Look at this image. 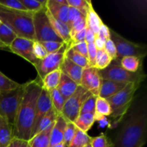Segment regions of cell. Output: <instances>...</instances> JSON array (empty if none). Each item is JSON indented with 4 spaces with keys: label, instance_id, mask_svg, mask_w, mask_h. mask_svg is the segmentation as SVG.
I'll return each instance as SVG.
<instances>
[{
    "label": "cell",
    "instance_id": "obj_42",
    "mask_svg": "<svg viewBox=\"0 0 147 147\" xmlns=\"http://www.w3.org/2000/svg\"><path fill=\"white\" fill-rule=\"evenodd\" d=\"M32 51L33 54L38 60H42L47 55V53L44 47L42 45L40 42L36 41V40L33 42Z\"/></svg>",
    "mask_w": 147,
    "mask_h": 147
},
{
    "label": "cell",
    "instance_id": "obj_2",
    "mask_svg": "<svg viewBox=\"0 0 147 147\" xmlns=\"http://www.w3.org/2000/svg\"><path fill=\"white\" fill-rule=\"evenodd\" d=\"M147 113L146 107L134 110L125 120L112 141L114 147L144 146L146 143Z\"/></svg>",
    "mask_w": 147,
    "mask_h": 147
},
{
    "label": "cell",
    "instance_id": "obj_33",
    "mask_svg": "<svg viewBox=\"0 0 147 147\" xmlns=\"http://www.w3.org/2000/svg\"><path fill=\"white\" fill-rule=\"evenodd\" d=\"M20 85V83L9 78L0 71V94L14 90L18 88Z\"/></svg>",
    "mask_w": 147,
    "mask_h": 147
},
{
    "label": "cell",
    "instance_id": "obj_22",
    "mask_svg": "<svg viewBox=\"0 0 147 147\" xmlns=\"http://www.w3.org/2000/svg\"><path fill=\"white\" fill-rule=\"evenodd\" d=\"M60 76H61L60 69H57L46 75L41 80L42 88L48 92L55 89L59 84Z\"/></svg>",
    "mask_w": 147,
    "mask_h": 147
},
{
    "label": "cell",
    "instance_id": "obj_49",
    "mask_svg": "<svg viewBox=\"0 0 147 147\" xmlns=\"http://www.w3.org/2000/svg\"><path fill=\"white\" fill-rule=\"evenodd\" d=\"M11 144L12 147H30L29 141L17 139V138H14Z\"/></svg>",
    "mask_w": 147,
    "mask_h": 147
},
{
    "label": "cell",
    "instance_id": "obj_57",
    "mask_svg": "<svg viewBox=\"0 0 147 147\" xmlns=\"http://www.w3.org/2000/svg\"><path fill=\"white\" fill-rule=\"evenodd\" d=\"M139 147H143L142 146H139Z\"/></svg>",
    "mask_w": 147,
    "mask_h": 147
},
{
    "label": "cell",
    "instance_id": "obj_51",
    "mask_svg": "<svg viewBox=\"0 0 147 147\" xmlns=\"http://www.w3.org/2000/svg\"><path fill=\"white\" fill-rule=\"evenodd\" d=\"M93 43H94L95 46L97 48V50H103V49H104L105 41L102 40V39H100L99 37H98L96 34V37H95L94 42Z\"/></svg>",
    "mask_w": 147,
    "mask_h": 147
},
{
    "label": "cell",
    "instance_id": "obj_36",
    "mask_svg": "<svg viewBox=\"0 0 147 147\" xmlns=\"http://www.w3.org/2000/svg\"><path fill=\"white\" fill-rule=\"evenodd\" d=\"M77 129H78L73 122L67 121L65 129L64 131V134H63V144H64L65 147L68 146L70 141L74 137Z\"/></svg>",
    "mask_w": 147,
    "mask_h": 147
},
{
    "label": "cell",
    "instance_id": "obj_13",
    "mask_svg": "<svg viewBox=\"0 0 147 147\" xmlns=\"http://www.w3.org/2000/svg\"><path fill=\"white\" fill-rule=\"evenodd\" d=\"M53 108L51 102V98H50V92L47 91L45 89L42 88L40 91V96L37 99V104H36L35 116H34V123L32 126V131L31 139L34 136V131H35L37 126L39 122Z\"/></svg>",
    "mask_w": 147,
    "mask_h": 147
},
{
    "label": "cell",
    "instance_id": "obj_54",
    "mask_svg": "<svg viewBox=\"0 0 147 147\" xmlns=\"http://www.w3.org/2000/svg\"><path fill=\"white\" fill-rule=\"evenodd\" d=\"M84 147H92V146H91V144H89L86 145V146H84Z\"/></svg>",
    "mask_w": 147,
    "mask_h": 147
},
{
    "label": "cell",
    "instance_id": "obj_52",
    "mask_svg": "<svg viewBox=\"0 0 147 147\" xmlns=\"http://www.w3.org/2000/svg\"><path fill=\"white\" fill-rule=\"evenodd\" d=\"M53 147H65V145H64L63 142H62V143L58 144L55 145V146H53Z\"/></svg>",
    "mask_w": 147,
    "mask_h": 147
},
{
    "label": "cell",
    "instance_id": "obj_55",
    "mask_svg": "<svg viewBox=\"0 0 147 147\" xmlns=\"http://www.w3.org/2000/svg\"><path fill=\"white\" fill-rule=\"evenodd\" d=\"M8 147H12V146H11V144H9V146Z\"/></svg>",
    "mask_w": 147,
    "mask_h": 147
},
{
    "label": "cell",
    "instance_id": "obj_34",
    "mask_svg": "<svg viewBox=\"0 0 147 147\" xmlns=\"http://www.w3.org/2000/svg\"><path fill=\"white\" fill-rule=\"evenodd\" d=\"M27 11L31 12H36L46 6L47 0H20Z\"/></svg>",
    "mask_w": 147,
    "mask_h": 147
},
{
    "label": "cell",
    "instance_id": "obj_7",
    "mask_svg": "<svg viewBox=\"0 0 147 147\" xmlns=\"http://www.w3.org/2000/svg\"><path fill=\"white\" fill-rule=\"evenodd\" d=\"M46 6L40 11L32 14V22L34 27L35 40L41 42L55 41L63 42L53 30L46 14Z\"/></svg>",
    "mask_w": 147,
    "mask_h": 147
},
{
    "label": "cell",
    "instance_id": "obj_47",
    "mask_svg": "<svg viewBox=\"0 0 147 147\" xmlns=\"http://www.w3.org/2000/svg\"><path fill=\"white\" fill-rule=\"evenodd\" d=\"M96 35L106 42L108 39L110 38V28L106 26L104 23H103L100 27L98 32Z\"/></svg>",
    "mask_w": 147,
    "mask_h": 147
},
{
    "label": "cell",
    "instance_id": "obj_21",
    "mask_svg": "<svg viewBox=\"0 0 147 147\" xmlns=\"http://www.w3.org/2000/svg\"><path fill=\"white\" fill-rule=\"evenodd\" d=\"M55 122L29 140L30 147H50V134Z\"/></svg>",
    "mask_w": 147,
    "mask_h": 147
},
{
    "label": "cell",
    "instance_id": "obj_11",
    "mask_svg": "<svg viewBox=\"0 0 147 147\" xmlns=\"http://www.w3.org/2000/svg\"><path fill=\"white\" fill-rule=\"evenodd\" d=\"M33 42L34 41L28 39L17 37L12 42L11 45L7 47V49L10 52L20 56L34 66L38 61V59L33 54Z\"/></svg>",
    "mask_w": 147,
    "mask_h": 147
},
{
    "label": "cell",
    "instance_id": "obj_38",
    "mask_svg": "<svg viewBox=\"0 0 147 147\" xmlns=\"http://www.w3.org/2000/svg\"><path fill=\"white\" fill-rule=\"evenodd\" d=\"M67 2L69 7H74L82 14L86 16L88 10L89 4L91 1L87 0H67Z\"/></svg>",
    "mask_w": 147,
    "mask_h": 147
},
{
    "label": "cell",
    "instance_id": "obj_14",
    "mask_svg": "<svg viewBox=\"0 0 147 147\" xmlns=\"http://www.w3.org/2000/svg\"><path fill=\"white\" fill-rule=\"evenodd\" d=\"M46 7L55 19L67 26L69 5L67 0H47Z\"/></svg>",
    "mask_w": 147,
    "mask_h": 147
},
{
    "label": "cell",
    "instance_id": "obj_9",
    "mask_svg": "<svg viewBox=\"0 0 147 147\" xmlns=\"http://www.w3.org/2000/svg\"><path fill=\"white\" fill-rule=\"evenodd\" d=\"M92 95L90 92L78 86L77 90L70 98L65 100L61 116L67 121L74 122L75 120L80 115V109L83 102Z\"/></svg>",
    "mask_w": 147,
    "mask_h": 147
},
{
    "label": "cell",
    "instance_id": "obj_24",
    "mask_svg": "<svg viewBox=\"0 0 147 147\" xmlns=\"http://www.w3.org/2000/svg\"><path fill=\"white\" fill-rule=\"evenodd\" d=\"M111 114V109L109 102L106 98L98 96L95 108V121H99Z\"/></svg>",
    "mask_w": 147,
    "mask_h": 147
},
{
    "label": "cell",
    "instance_id": "obj_35",
    "mask_svg": "<svg viewBox=\"0 0 147 147\" xmlns=\"http://www.w3.org/2000/svg\"><path fill=\"white\" fill-rule=\"evenodd\" d=\"M92 147H114L111 139L105 134H100L96 137H92Z\"/></svg>",
    "mask_w": 147,
    "mask_h": 147
},
{
    "label": "cell",
    "instance_id": "obj_3",
    "mask_svg": "<svg viewBox=\"0 0 147 147\" xmlns=\"http://www.w3.org/2000/svg\"><path fill=\"white\" fill-rule=\"evenodd\" d=\"M31 11L13 10L0 6V20L15 32L17 37L35 41Z\"/></svg>",
    "mask_w": 147,
    "mask_h": 147
},
{
    "label": "cell",
    "instance_id": "obj_45",
    "mask_svg": "<svg viewBox=\"0 0 147 147\" xmlns=\"http://www.w3.org/2000/svg\"><path fill=\"white\" fill-rule=\"evenodd\" d=\"M68 47L73 49L75 51L78 53L86 58H88V44L86 41L76 43V44L70 45Z\"/></svg>",
    "mask_w": 147,
    "mask_h": 147
},
{
    "label": "cell",
    "instance_id": "obj_41",
    "mask_svg": "<svg viewBox=\"0 0 147 147\" xmlns=\"http://www.w3.org/2000/svg\"><path fill=\"white\" fill-rule=\"evenodd\" d=\"M40 43H41L42 45L44 47V48L45 49L47 54L57 52V50H60V49L63 47V45L65 44L64 42H59L55 41L41 42Z\"/></svg>",
    "mask_w": 147,
    "mask_h": 147
},
{
    "label": "cell",
    "instance_id": "obj_25",
    "mask_svg": "<svg viewBox=\"0 0 147 147\" xmlns=\"http://www.w3.org/2000/svg\"><path fill=\"white\" fill-rule=\"evenodd\" d=\"M95 121L94 113H83L78 116L77 119L73 122L78 129L87 133L93 125Z\"/></svg>",
    "mask_w": 147,
    "mask_h": 147
},
{
    "label": "cell",
    "instance_id": "obj_6",
    "mask_svg": "<svg viewBox=\"0 0 147 147\" xmlns=\"http://www.w3.org/2000/svg\"><path fill=\"white\" fill-rule=\"evenodd\" d=\"M25 87L26 83L21 84L14 90L0 94V116L5 117L13 126Z\"/></svg>",
    "mask_w": 147,
    "mask_h": 147
},
{
    "label": "cell",
    "instance_id": "obj_30",
    "mask_svg": "<svg viewBox=\"0 0 147 147\" xmlns=\"http://www.w3.org/2000/svg\"><path fill=\"white\" fill-rule=\"evenodd\" d=\"M65 57H67L70 60L75 63V64L78 65L82 68H86V67H88V63L87 58L83 57L78 53L75 51L73 49L70 48V47H67V50L65 52Z\"/></svg>",
    "mask_w": 147,
    "mask_h": 147
},
{
    "label": "cell",
    "instance_id": "obj_37",
    "mask_svg": "<svg viewBox=\"0 0 147 147\" xmlns=\"http://www.w3.org/2000/svg\"><path fill=\"white\" fill-rule=\"evenodd\" d=\"M98 96L90 95L84 102L80 109V114L83 113H95V108H96V98Z\"/></svg>",
    "mask_w": 147,
    "mask_h": 147
},
{
    "label": "cell",
    "instance_id": "obj_8",
    "mask_svg": "<svg viewBox=\"0 0 147 147\" xmlns=\"http://www.w3.org/2000/svg\"><path fill=\"white\" fill-rule=\"evenodd\" d=\"M110 39L116 48V60H120L123 57L134 56L143 59L147 55L146 45L132 42L118 34L116 32L110 29Z\"/></svg>",
    "mask_w": 147,
    "mask_h": 147
},
{
    "label": "cell",
    "instance_id": "obj_26",
    "mask_svg": "<svg viewBox=\"0 0 147 147\" xmlns=\"http://www.w3.org/2000/svg\"><path fill=\"white\" fill-rule=\"evenodd\" d=\"M142 59L134 57V56H128V57H123V58L119 60V63L122 67L127 71L136 73L142 67Z\"/></svg>",
    "mask_w": 147,
    "mask_h": 147
},
{
    "label": "cell",
    "instance_id": "obj_39",
    "mask_svg": "<svg viewBox=\"0 0 147 147\" xmlns=\"http://www.w3.org/2000/svg\"><path fill=\"white\" fill-rule=\"evenodd\" d=\"M0 6L10 9L27 11V9L23 6L20 0H0Z\"/></svg>",
    "mask_w": 147,
    "mask_h": 147
},
{
    "label": "cell",
    "instance_id": "obj_46",
    "mask_svg": "<svg viewBox=\"0 0 147 147\" xmlns=\"http://www.w3.org/2000/svg\"><path fill=\"white\" fill-rule=\"evenodd\" d=\"M84 15V14H82L80 11H79L78 10L76 9V8L72 7H69V11H68V24H67V27H69V29H70L72 24L79 18L81 16ZM86 16V15H84Z\"/></svg>",
    "mask_w": 147,
    "mask_h": 147
},
{
    "label": "cell",
    "instance_id": "obj_29",
    "mask_svg": "<svg viewBox=\"0 0 147 147\" xmlns=\"http://www.w3.org/2000/svg\"><path fill=\"white\" fill-rule=\"evenodd\" d=\"M57 116H58V115L56 113L55 111L54 110L53 108H52L51 110H50V111H49L48 113L40 120V121L39 122L38 125H37V129H36L35 131H34V136H35L37 134L41 132L42 131L45 130L46 128H47L49 126H50L52 123H54L56 121Z\"/></svg>",
    "mask_w": 147,
    "mask_h": 147
},
{
    "label": "cell",
    "instance_id": "obj_5",
    "mask_svg": "<svg viewBox=\"0 0 147 147\" xmlns=\"http://www.w3.org/2000/svg\"><path fill=\"white\" fill-rule=\"evenodd\" d=\"M140 85L134 83H128L120 92L106 99L111 109V116L119 121L123 117L130 108L134 96Z\"/></svg>",
    "mask_w": 147,
    "mask_h": 147
},
{
    "label": "cell",
    "instance_id": "obj_56",
    "mask_svg": "<svg viewBox=\"0 0 147 147\" xmlns=\"http://www.w3.org/2000/svg\"><path fill=\"white\" fill-rule=\"evenodd\" d=\"M1 23H2V22H1V20H0V25H1Z\"/></svg>",
    "mask_w": 147,
    "mask_h": 147
},
{
    "label": "cell",
    "instance_id": "obj_48",
    "mask_svg": "<svg viewBox=\"0 0 147 147\" xmlns=\"http://www.w3.org/2000/svg\"><path fill=\"white\" fill-rule=\"evenodd\" d=\"M86 29L84 28L83 30H82L81 31L78 32V33H76L73 37H72V42L71 45L73 44H76V43L81 42L85 41V38H86Z\"/></svg>",
    "mask_w": 147,
    "mask_h": 147
},
{
    "label": "cell",
    "instance_id": "obj_27",
    "mask_svg": "<svg viewBox=\"0 0 147 147\" xmlns=\"http://www.w3.org/2000/svg\"><path fill=\"white\" fill-rule=\"evenodd\" d=\"M17 37V34L7 24L1 23L0 25V42L7 47H9L12 42Z\"/></svg>",
    "mask_w": 147,
    "mask_h": 147
},
{
    "label": "cell",
    "instance_id": "obj_20",
    "mask_svg": "<svg viewBox=\"0 0 147 147\" xmlns=\"http://www.w3.org/2000/svg\"><path fill=\"white\" fill-rule=\"evenodd\" d=\"M78 86L79 85H78L72 79L61 73L60 82L56 89L65 98V100H67L76 92Z\"/></svg>",
    "mask_w": 147,
    "mask_h": 147
},
{
    "label": "cell",
    "instance_id": "obj_4",
    "mask_svg": "<svg viewBox=\"0 0 147 147\" xmlns=\"http://www.w3.org/2000/svg\"><path fill=\"white\" fill-rule=\"evenodd\" d=\"M99 75L103 80H109L119 83H134L141 84L146 78L143 69L140 68L136 73L127 71L122 67L119 60H112L111 64L103 70H99Z\"/></svg>",
    "mask_w": 147,
    "mask_h": 147
},
{
    "label": "cell",
    "instance_id": "obj_53",
    "mask_svg": "<svg viewBox=\"0 0 147 147\" xmlns=\"http://www.w3.org/2000/svg\"><path fill=\"white\" fill-rule=\"evenodd\" d=\"M0 49L1 50H5V49H7V47L4 44H2L1 42H0Z\"/></svg>",
    "mask_w": 147,
    "mask_h": 147
},
{
    "label": "cell",
    "instance_id": "obj_32",
    "mask_svg": "<svg viewBox=\"0 0 147 147\" xmlns=\"http://www.w3.org/2000/svg\"><path fill=\"white\" fill-rule=\"evenodd\" d=\"M112 62L111 58L109 55L106 53L104 49L103 50H97L96 57V65L95 67L98 70H103L107 67Z\"/></svg>",
    "mask_w": 147,
    "mask_h": 147
},
{
    "label": "cell",
    "instance_id": "obj_17",
    "mask_svg": "<svg viewBox=\"0 0 147 147\" xmlns=\"http://www.w3.org/2000/svg\"><path fill=\"white\" fill-rule=\"evenodd\" d=\"M14 126L0 116V147H8L14 139Z\"/></svg>",
    "mask_w": 147,
    "mask_h": 147
},
{
    "label": "cell",
    "instance_id": "obj_28",
    "mask_svg": "<svg viewBox=\"0 0 147 147\" xmlns=\"http://www.w3.org/2000/svg\"><path fill=\"white\" fill-rule=\"evenodd\" d=\"M92 137L87 133L77 129L74 137L70 141L67 147H84L91 143Z\"/></svg>",
    "mask_w": 147,
    "mask_h": 147
},
{
    "label": "cell",
    "instance_id": "obj_23",
    "mask_svg": "<svg viewBox=\"0 0 147 147\" xmlns=\"http://www.w3.org/2000/svg\"><path fill=\"white\" fill-rule=\"evenodd\" d=\"M101 19L98 16V14L93 9L92 3L90 2L89 4L88 10L86 14V25L90 30L94 32L95 34H97L99 31L100 27L103 24Z\"/></svg>",
    "mask_w": 147,
    "mask_h": 147
},
{
    "label": "cell",
    "instance_id": "obj_40",
    "mask_svg": "<svg viewBox=\"0 0 147 147\" xmlns=\"http://www.w3.org/2000/svg\"><path fill=\"white\" fill-rule=\"evenodd\" d=\"M87 27L86 25V16H81L80 17H79L73 24H72L71 27L70 29V37H72L78 33V32L81 31L82 30H83L84 28Z\"/></svg>",
    "mask_w": 147,
    "mask_h": 147
},
{
    "label": "cell",
    "instance_id": "obj_12",
    "mask_svg": "<svg viewBox=\"0 0 147 147\" xmlns=\"http://www.w3.org/2000/svg\"><path fill=\"white\" fill-rule=\"evenodd\" d=\"M101 80L99 70L94 67H87L83 70L80 86L93 96H98Z\"/></svg>",
    "mask_w": 147,
    "mask_h": 147
},
{
    "label": "cell",
    "instance_id": "obj_16",
    "mask_svg": "<svg viewBox=\"0 0 147 147\" xmlns=\"http://www.w3.org/2000/svg\"><path fill=\"white\" fill-rule=\"evenodd\" d=\"M60 69L62 73L67 76L80 86L83 68L65 57Z\"/></svg>",
    "mask_w": 147,
    "mask_h": 147
},
{
    "label": "cell",
    "instance_id": "obj_1",
    "mask_svg": "<svg viewBox=\"0 0 147 147\" xmlns=\"http://www.w3.org/2000/svg\"><path fill=\"white\" fill-rule=\"evenodd\" d=\"M41 90V82L38 79L26 83L24 95L14 119V138L27 141L31 139L36 104Z\"/></svg>",
    "mask_w": 147,
    "mask_h": 147
},
{
    "label": "cell",
    "instance_id": "obj_50",
    "mask_svg": "<svg viewBox=\"0 0 147 147\" xmlns=\"http://www.w3.org/2000/svg\"><path fill=\"white\" fill-rule=\"evenodd\" d=\"M95 37H96V34H94L91 30L87 27L86 29V38H85V41L87 44H90V43H93L95 40Z\"/></svg>",
    "mask_w": 147,
    "mask_h": 147
},
{
    "label": "cell",
    "instance_id": "obj_15",
    "mask_svg": "<svg viewBox=\"0 0 147 147\" xmlns=\"http://www.w3.org/2000/svg\"><path fill=\"white\" fill-rule=\"evenodd\" d=\"M46 8H47V7H46ZM46 14H47V17H48L49 19V21H50V24H51L54 31L55 32V33L57 34V36L63 40V42L67 44L69 47V46L71 45L72 42L71 37H70V29H69V27H67L65 24L62 22L55 19L54 17L51 15V14L49 12L47 9H46Z\"/></svg>",
    "mask_w": 147,
    "mask_h": 147
},
{
    "label": "cell",
    "instance_id": "obj_19",
    "mask_svg": "<svg viewBox=\"0 0 147 147\" xmlns=\"http://www.w3.org/2000/svg\"><path fill=\"white\" fill-rule=\"evenodd\" d=\"M67 121L61 116L58 115L50 134V147L63 142V134L65 129Z\"/></svg>",
    "mask_w": 147,
    "mask_h": 147
},
{
    "label": "cell",
    "instance_id": "obj_18",
    "mask_svg": "<svg viewBox=\"0 0 147 147\" xmlns=\"http://www.w3.org/2000/svg\"><path fill=\"white\" fill-rule=\"evenodd\" d=\"M127 84L128 83H119V82L102 79L98 96L106 99L109 98L120 92L122 89L126 87Z\"/></svg>",
    "mask_w": 147,
    "mask_h": 147
},
{
    "label": "cell",
    "instance_id": "obj_31",
    "mask_svg": "<svg viewBox=\"0 0 147 147\" xmlns=\"http://www.w3.org/2000/svg\"><path fill=\"white\" fill-rule=\"evenodd\" d=\"M50 93L53 108L57 113V115H61L63 106L65 103V98L60 94V92L56 88L51 90Z\"/></svg>",
    "mask_w": 147,
    "mask_h": 147
},
{
    "label": "cell",
    "instance_id": "obj_10",
    "mask_svg": "<svg viewBox=\"0 0 147 147\" xmlns=\"http://www.w3.org/2000/svg\"><path fill=\"white\" fill-rule=\"evenodd\" d=\"M67 47L68 45L65 43L63 47L57 52L47 54L45 58L38 60L34 67L37 70V78L39 77V80L40 82L46 75L54 70L60 69V65L64 60L65 55Z\"/></svg>",
    "mask_w": 147,
    "mask_h": 147
},
{
    "label": "cell",
    "instance_id": "obj_44",
    "mask_svg": "<svg viewBox=\"0 0 147 147\" xmlns=\"http://www.w3.org/2000/svg\"><path fill=\"white\" fill-rule=\"evenodd\" d=\"M104 50L106 53L109 55V57L111 58L112 60H116V55H117V52H116V48L115 47V45L113 42L111 40V39H108L106 42H105L104 45Z\"/></svg>",
    "mask_w": 147,
    "mask_h": 147
},
{
    "label": "cell",
    "instance_id": "obj_43",
    "mask_svg": "<svg viewBox=\"0 0 147 147\" xmlns=\"http://www.w3.org/2000/svg\"><path fill=\"white\" fill-rule=\"evenodd\" d=\"M97 53V48L94 43L88 44V67H94L96 65V57Z\"/></svg>",
    "mask_w": 147,
    "mask_h": 147
}]
</instances>
